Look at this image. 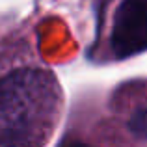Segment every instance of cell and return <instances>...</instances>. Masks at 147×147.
<instances>
[{
  "instance_id": "1",
  "label": "cell",
  "mask_w": 147,
  "mask_h": 147,
  "mask_svg": "<svg viewBox=\"0 0 147 147\" xmlns=\"http://www.w3.org/2000/svg\"><path fill=\"white\" fill-rule=\"evenodd\" d=\"M56 108L52 75L21 71L0 80V147H41Z\"/></svg>"
},
{
  "instance_id": "2",
  "label": "cell",
  "mask_w": 147,
  "mask_h": 147,
  "mask_svg": "<svg viewBox=\"0 0 147 147\" xmlns=\"http://www.w3.org/2000/svg\"><path fill=\"white\" fill-rule=\"evenodd\" d=\"M112 49L117 58H129L147 49V0H123L115 13Z\"/></svg>"
},
{
  "instance_id": "3",
  "label": "cell",
  "mask_w": 147,
  "mask_h": 147,
  "mask_svg": "<svg viewBox=\"0 0 147 147\" xmlns=\"http://www.w3.org/2000/svg\"><path fill=\"white\" fill-rule=\"evenodd\" d=\"M129 129L136 138L147 140V108H140V110L130 117Z\"/></svg>"
},
{
  "instance_id": "4",
  "label": "cell",
  "mask_w": 147,
  "mask_h": 147,
  "mask_svg": "<svg viewBox=\"0 0 147 147\" xmlns=\"http://www.w3.org/2000/svg\"><path fill=\"white\" fill-rule=\"evenodd\" d=\"M63 147H88V145L82 144V142H67Z\"/></svg>"
}]
</instances>
